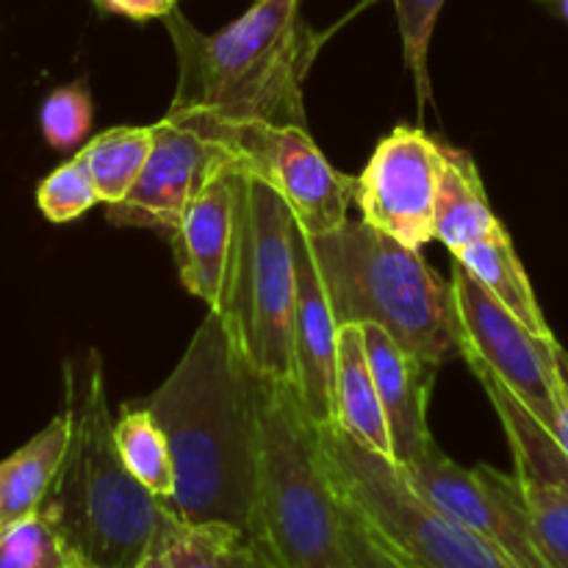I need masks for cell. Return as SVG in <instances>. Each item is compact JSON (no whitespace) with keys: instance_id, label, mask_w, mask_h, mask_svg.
Returning <instances> with one entry per match:
<instances>
[{"instance_id":"obj_25","label":"cell","mask_w":568,"mask_h":568,"mask_svg":"<svg viewBox=\"0 0 568 568\" xmlns=\"http://www.w3.org/2000/svg\"><path fill=\"white\" fill-rule=\"evenodd\" d=\"M72 558L53 527L39 514L0 532V568H72Z\"/></svg>"},{"instance_id":"obj_30","label":"cell","mask_w":568,"mask_h":568,"mask_svg":"<svg viewBox=\"0 0 568 568\" xmlns=\"http://www.w3.org/2000/svg\"><path fill=\"white\" fill-rule=\"evenodd\" d=\"M225 568H283L272 558L270 549L255 538H239L231 549H227Z\"/></svg>"},{"instance_id":"obj_27","label":"cell","mask_w":568,"mask_h":568,"mask_svg":"<svg viewBox=\"0 0 568 568\" xmlns=\"http://www.w3.org/2000/svg\"><path fill=\"white\" fill-rule=\"evenodd\" d=\"M244 538L222 525H178L161 547L170 568H225L227 549Z\"/></svg>"},{"instance_id":"obj_32","label":"cell","mask_w":568,"mask_h":568,"mask_svg":"<svg viewBox=\"0 0 568 568\" xmlns=\"http://www.w3.org/2000/svg\"><path fill=\"white\" fill-rule=\"evenodd\" d=\"M558 369H560V377H564V383L568 388V353L560 347V344H558Z\"/></svg>"},{"instance_id":"obj_24","label":"cell","mask_w":568,"mask_h":568,"mask_svg":"<svg viewBox=\"0 0 568 568\" xmlns=\"http://www.w3.org/2000/svg\"><path fill=\"white\" fill-rule=\"evenodd\" d=\"M92 94L83 81L53 89L39 109V128H42L44 142L61 153L64 150L78 153L92 128Z\"/></svg>"},{"instance_id":"obj_31","label":"cell","mask_w":568,"mask_h":568,"mask_svg":"<svg viewBox=\"0 0 568 568\" xmlns=\"http://www.w3.org/2000/svg\"><path fill=\"white\" fill-rule=\"evenodd\" d=\"M136 568H170V564H166L164 552H161V549H159V552H153V555H150V558H144Z\"/></svg>"},{"instance_id":"obj_6","label":"cell","mask_w":568,"mask_h":568,"mask_svg":"<svg viewBox=\"0 0 568 568\" xmlns=\"http://www.w3.org/2000/svg\"><path fill=\"white\" fill-rule=\"evenodd\" d=\"M294 214L264 181L244 172L236 250L216 316L239 358L255 375L288 386L294 375Z\"/></svg>"},{"instance_id":"obj_21","label":"cell","mask_w":568,"mask_h":568,"mask_svg":"<svg viewBox=\"0 0 568 568\" xmlns=\"http://www.w3.org/2000/svg\"><path fill=\"white\" fill-rule=\"evenodd\" d=\"M114 438L131 475L150 494L170 503L175 494V466L166 433L161 430L155 416L142 403H125L114 422Z\"/></svg>"},{"instance_id":"obj_12","label":"cell","mask_w":568,"mask_h":568,"mask_svg":"<svg viewBox=\"0 0 568 568\" xmlns=\"http://www.w3.org/2000/svg\"><path fill=\"white\" fill-rule=\"evenodd\" d=\"M155 142L142 175L125 200L105 205V220L116 227H150L172 233L189 200L220 166L231 164V153L194 128L164 116L155 122Z\"/></svg>"},{"instance_id":"obj_29","label":"cell","mask_w":568,"mask_h":568,"mask_svg":"<svg viewBox=\"0 0 568 568\" xmlns=\"http://www.w3.org/2000/svg\"><path fill=\"white\" fill-rule=\"evenodd\" d=\"M98 11L114 17H125V20L148 22V20H164L172 9H178L181 0H92Z\"/></svg>"},{"instance_id":"obj_5","label":"cell","mask_w":568,"mask_h":568,"mask_svg":"<svg viewBox=\"0 0 568 568\" xmlns=\"http://www.w3.org/2000/svg\"><path fill=\"white\" fill-rule=\"evenodd\" d=\"M255 541L283 568H353L344 505L327 471L320 427L288 383L258 377Z\"/></svg>"},{"instance_id":"obj_9","label":"cell","mask_w":568,"mask_h":568,"mask_svg":"<svg viewBox=\"0 0 568 568\" xmlns=\"http://www.w3.org/2000/svg\"><path fill=\"white\" fill-rule=\"evenodd\" d=\"M455 320L466 364H483L536 414L547 430L558 419L564 377L558 369V338H541L527 331L503 303L491 297L460 261H453Z\"/></svg>"},{"instance_id":"obj_23","label":"cell","mask_w":568,"mask_h":568,"mask_svg":"<svg viewBox=\"0 0 568 568\" xmlns=\"http://www.w3.org/2000/svg\"><path fill=\"white\" fill-rule=\"evenodd\" d=\"M94 203H100L98 186L92 181L87 161L81 155H72L70 161L55 166L48 178L37 186V205L44 220L64 225L75 222L78 216L87 214Z\"/></svg>"},{"instance_id":"obj_33","label":"cell","mask_w":568,"mask_h":568,"mask_svg":"<svg viewBox=\"0 0 568 568\" xmlns=\"http://www.w3.org/2000/svg\"><path fill=\"white\" fill-rule=\"evenodd\" d=\"M72 568H81V566H72Z\"/></svg>"},{"instance_id":"obj_11","label":"cell","mask_w":568,"mask_h":568,"mask_svg":"<svg viewBox=\"0 0 568 568\" xmlns=\"http://www.w3.org/2000/svg\"><path fill=\"white\" fill-rule=\"evenodd\" d=\"M447 166V144L414 125L381 139L355 189L361 220L375 231L422 250L436 239V197Z\"/></svg>"},{"instance_id":"obj_15","label":"cell","mask_w":568,"mask_h":568,"mask_svg":"<svg viewBox=\"0 0 568 568\" xmlns=\"http://www.w3.org/2000/svg\"><path fill=\"white\" fill-rule=\"evenodd\" d=\"M361 333H364L366 358H369L388 430H392L394 464L408 469L433 444L430 427H427V399H430L438 366L410 355L383 327L361 325Z\"/></svg>"},{"instance_id":"obj_18","label":"cell","mask_w":568,"mask_h":568,"mask_svg":"<svg viewBox=\"0 0 568 568\" xmlns=\"http://www.w3.org/2000/svg\"><path fill=\"white\" fill-rule=\"evenodd\" d=\"M455 261L464 264V270L491 294L497 303H503L527 331H532L541 338H555L552 327L544 320V311L538 305L532 283L527 277L525 264L514 247L508 227L499 225L497 231L488 233L480 242L469 244L466 250L453 255Z\"/></svg>"},{"instance_id":"obj_28","label":"cell","mask_w":568,"mask_h":568,"mask_svg":"<svg viewBox=\"0 0 568 568\" xmlns=\"http://www.w3.org/2000/svg\"><path fill=\"white\" fill-rule=\"evenodd\" d=\"M344 536H347V552L353 568H408L347 505H344Z\"/></svg>"},{"instance_id":"obj_10","label":"cell","mask_w":568,"mask_h":568,"mask_svg":"<svg viewBox=\"0 0 568 568\" xmlns=\"http://www.w3.org/2000/svg\"><path fill=\"white\" fill-rule=\"evenodd\" d=\"M403 471L436 508L486 538L519 568H552L532 530L516 475H505L486 464L464 469L442 453L436 442Z\"/></svg>"},{"instance_id":"obj_19","label":"cell","mask_w":568,"mask_h":568,"mask_svg":"<svg viewBox=\"0 0 568 568\" xmlns=\"http://www.w3.org/2000/svg\"><path fill=\"white\" fill-rule=\"evenodd\" d=\"M503 225L488 203L486 186L477 172L475 159L460 148H447L442 186L436 197V239L449 250L460 253L469 244L480 242Z\"/></svg>"},{"instance_id":"obj_2","label":"cell","mask_w":568,"mask_h":568,"mask_svg":"<svg viewBox=\"0 0 568 568\" xmlns=\"http://www.w3.org/2000/svg\"><path fill=\"white\" fill-rule=\"evenodd\" d=\"M70 444L37 514L81 568H136L159 552L181 519L150 494L125 460L109 414L103 361L89 349L64 366Z\"/></svg>"},{"instance_id":"obj_14","label":"cell","mask_w":568,"mask_h":568,"mask_svg":"<svg viewBox=\"0 0 568 568\" xmlns=\"http://www.w3.org/2000/svg\"><path fill=\"white\" fill-rule=\"evenodd\" d=\"M294 258H297V305H294V375L305 414L316 427L336 422V366L338 322L322 286L308 233L294 220Z\"/></svg>"},{"instance_id":"obj_17","label":"cell","mask_w":568,"mask_h":568,"mask_svg":"<svg viewBox=\"0 0 568 568\" xmlns=\"http://www.w3.org/2000/svg\"><path fill=\"white\" fill-rule=\"evenodd\" d=\"M70 414L61 410L26 447L0 460V532L39 510L70 444Z\"/></svg>"},{"instance_id":"obj_7","label":"cell","mask_w":568,"mask_h":568,"mask_svg":"<svg viewBox=\"0 0 568 568\" xmlns=\"http://www.w3.org/2000/svg\"><path fill=\"white\" fill-rule=\"evenodd\" d=\"M338 497L408 568H519L430 503L386 455L336 425L320 427Z\"/></svg>"},{"instance_id":"obj_8","label":"cell","mask_w":568,"mask_h":568,"mask_svg":"<svg viewBox=\"0 0 568 568\" xmlns=\"http://www.w3.org/2000/svg\"><path fill=\"white\" fill-rule=\"evenodd\" d=\"M225 148L247 175L264 181L308 236H322L349 222L358 178L338 172L303 125L264 120H222L211 114H170Z\"/></svg>"},{"instance_id":"obj_3","label":"cell","mask_w":568,"mask_h":568,"mask_svg":"<svg viewBox=\"0 0 568 568\" xmlns=\"http://www.w3.org/2000/svg\"><path fill=\"white\" fill-rule=\"evenodd\" d=\"M178 55L170 114L303 125V83L325 31L300 17V0H255L216 33H203L172 9L164 17Z\"/></svg>"},{"instance_id":"obj_20","label":"cell","mask_w":568,"mask_h":568,"mask_svg":"<svg viewBox=\"0 0 568 568\" xmlns=\"http://www.w3.org/2000/svg\"><path fill=\"white\" fill-rule=\"evenodd\" d=\"M155 142L153 125H116L89 139L78 155L87 161L92 181L98 186L100 203L114 205L125 200L133 183L142 175L148 155Z\"/></svg>"},{"instance_id":"obj_16","label":"cell","mask_w":568,"mask_h":568,"mask_svg":"<svg viewBox=\"0 0 568 568\" xmlns=\"http://www.w3.org/2000/svg\"><path fill=\"white\" fill-rule=\"evenodd\" d=\"M336 427L364 447L394 460L392 430L381 392L366 358L361 325L338 327V366H336Z\"/></svg>"},{"instance_id":"obj_22","label":"cell","mask_w":568,"mask_h":568,"mask_svg":"<svg viewBox=\"0 0 568 568\" xmlns=\"http://www.w3.org/2000/svg\"><path fill=\"white\" fill-rule=\"evenodd\" d=\"M381 3V0H361L347 17H344L338 26H333L331 31H325V37L336 33L344 22H349L353 17H358L361 11L369 9V6ZM394 11H397V26L399 37H403V55L405 67L414 75L416 87V103H419V116L425 111V105L433 100V87H430V67H427V55H430V42L433 31H436L438 14H442L444 3L447 0H392Z\"/></svg>"},{"instance_id":"obj_26","label":"cell","mask_w":568,"mask_h":568,"mask_svg":"<svg viewBox=\"0 0 568 568\" xmlns=\"http://www.w3.org/2000/svg\"><path fill=\"white\" fill-rule=\"evenodd\" d=\"M519 480V477H516ZM532 530L552 568H568V486L521 483Z\"/></svg>"},{"instance_id":"obj_13","label":"cell","mask_w":568,"mask_h":568,"mask_svg":"<svg viewBox=\"0 0 568 568\" xmlns=\"http://www.w3.org/2000/svg\"><path fill=\"white\" fill-rule=\"evenodd\" d=\"M242 175L236 161L220 166L189 200L181 222L170 233L181 283L189 294L209 305L211 314L222 308L227 270L236 250Z\"/></svg>"},{"instance_id":"obj_4","label":"cell","mask_w":568,"mask_h":568,"mask_svg":"<svg viewBox=\"0 0 568 568\" xmlns=\"http://www.w3.org/2000/svg\"><path fill=\"white\" fill-rule=\"evenodd\" d=\"M338 327L377 325L419 361L464 358L453 288L408 247L364 220L308 236Z\"/></svg>"},{"instance_id":"obj_1","label":"cell","mask_w":568,"mask_h":568,"mask_svg":"<svg viewBox=\"0 0 568 568\" xmlns=\"http://www.w3.org/2000/svg\"><path fill=\"white\" fill-rule=\"evenodd\" d=\"M255 388L258 375L209 311L170 377L142 399L170 442L175 494L166 508L183 525H222L255 536Z\"/></svg>"}]
</instances>
